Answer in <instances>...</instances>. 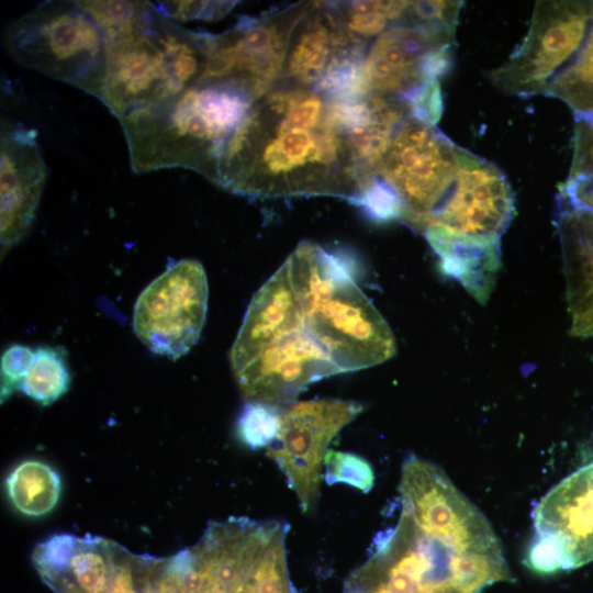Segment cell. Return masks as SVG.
I'll return each instance as SVG.
<instances>
[{"label": "cell", "mask_w": 593, "mask_h": 593, "mask_svg": "<svg viewBox=\"0 0 593 593\" xmlns=\"http://www.w3.org/2000/svg\"><path fill=\"white\" fill-rule=\"evenodd\" d=\"M215 183L251 198L356 197L361 177L332 99L278 83L254 102L228 141Z\"/></svg>", "instance_id": "cell-1"}, {"label": "cell", "mask_w": 593, "mask_h": 593, "mask_svg": "<svg viewBox=\"0 0 593 593\" xmlns=\"http://www.w3.org/2000/svg\"><path fill=\"white\" fill-rule=\"evenodd\" d=\"M256 99L236 80H200L156 108L125 114L123 128L134 172L184 168L216 181L220 160Z\"/></svg>", "instance_id": "cell-2"}, {"label": "cell", "mask_w": 593, "mask_h": 593, "mask_svg": "<svg viewBox=\"0 0 593 593\" xmlns=\"http://www.w3.org/2000/svg\"><path fill=\"white\" fill-rule=\"evenodd\" d=\"M212 33L184 29L147 2L142 16L107 38L100 101L119 120L177 98L202 78Z\"/></svg>", "instance_id": "cell-3"}, {"label": "cell", "mask_w": 593, "mask_h": 593, "mask_svg": "<svg viewBox=\"0 0 593 593\" xmlns=\"http://www.w3.org/2000/svg\"><path fill=\"white\" fill-rule=\"evenodd\" d=\"M8 54L20 65L100 99L108 46L78 1H45L4 31Z\"/></svg>", "instance_id": "cell-4"}, {"label": "cell", "mask_w": 593, "mask_h": 593, "mask_svg": "<svg viewBox=\"0 0 593 593\" xmlns=\"http://www.w3.org/2000/svg\"><path fill=\"white\" fill-rule=\"evenodd\" d=\"M463 153L435 125L412 115L403 121L376 174L399 197L402 221L425 230L451 195Z\"/></svg>", "instance_id": "cell-5"}, {"label": "cell", "mask_w": 593, "mask_h": 593, "mask_svg": "<svg viewBox=\"0 0 593 593\" xmlns=\"http://www.w3.org/2000/svg\"><path fill=\"white\" fill-rule=\"evenodd\" d=\"M284 526L246 517L211 523L193 547L164 560L161 592L231 593Z\"/></svg>", "instance_id": "cell-6"}, {"label": "cell", "mask_w": 593, "mask_h": 593, "mask_svg": "<svg viewBox=\"0 0 593 593\" xmlns=\"http://www.w3.org/2000/svg\"><path fill=\"white\" fill-rule=\"evenodd\" d=\"M302 306L305 327L342 372L377 366L395 355L389 324L350 273Z\"/></svg>", "instance_id": "cell-7"}, {"label": "cell", "mask_w": 593, "mask_h": 593, "mask_svg": "<svg viewBox=\"0 0 593 593\" xmlns=\"http://www.w3.org/2000/svg\"><path fill=\"white\" fill-rule=\"evenodd\" d=\"M208 294V278L200 261L182 259L170 265L136 300V336L154 354L172 360L184 356L201 335Z\"/></svg>", "instance_id": "cell-8"}, {"label": "cell", "mask_w": 593, "mask_h": 593, "mask_svg": "<svg viewBox=\"0 0 593 593\" xmlns=\"http://www.w3.org/2000/svg\"><path fill=\"white\" fill-rule=\"evenodd\" d=\"M312 1L293 3L261 16H240L221 34H213L201 80H236L258 100L282 79L293 30Z\"/></svg>", "instance_id": "cell-9"}, {"label": "cell", "mask_w": 593, "mask_h": 593, "mask_svg": "<svg viewBox=\"0 0 593 593\" xmlns=\"http://www.w3.org/2000/svg\"><path fill=\"white\" fill-rule=\"evenodd\" d=\"M590 12L582 5L538 1L523 43L490 74L501 90L521 97L546 93L555 78L579 52Z\"/></svg>", "instance_id": "cell-10"}, {"label": "cell", "mask_w": 593, "mask_h": 593, "mask_svg": "<svg viewBox=\"0 0 593 593\" xmlns=\"http://www.w3.org/2000/svg\"><path fill=\"white\" fill-rule=\"evenodd\" d=\"M535 534L525 563L540 573L593 561V462L557 485L536 505Z\"/></svg>", "instance_id": "cell-11"}, {"label": "cell", "mask_w": 593, "mask_h": 593, "mask_svg": "<svg viewBox=\"0 0 593 593\" xmlns=\"http://www.w3.org/2000/svg\"><path fill=\"white\" fill-rule=\"evenodd\" d=\"M362 409L356 401L318 399L294 403L281 413L268 456L284 474L304 513L317 501L322 462L331 440Z\"/></svg>", "instance_id": "cell-12"}, {"label": "cell", "mask_w": 593, "mask_h": 593, "mask_svg": "<svg viewBox=\"0 0 593 593\" xmlns=\"http://www.w3.org/2000/svg\"><path fill=\"white\" fill-rule=\"evenodd\" d=\"M456 29L401 22L373 38L363 60L367 94L406 101L414 92L446 72Z\"/></svg>", "instance_id": "cell-13"}, {"label": "cell", "mask_w": 593, "mask_h": 593, "mask_svg": "<svg viewBox=\"0 0 593 593\" xmlns=\"http://www.w3.org/2000/svg\"><path fill=\"white\" fill-rule=\"evenodd\" d=\"M233 373L248 402L277 406L293 400L309 384L343 372L303 327L269 344Z\"/></svg>", "instance_id": "cell-14"}, {"label": "cell", "mask_w": 593, "mask_h": 593, "mask_svg": "<svg viewBox=\"0 0 593 593\" xmlns=\"http://www.w3.org/2000/svg\"><path fill=\"white\" fill-rule=\"evenodd\" d=\"M369 44L348 31L334 2L314 1L293 30L280 82L316 89L361 66Z\"/></svg>", "instance_id": "cell-15"}, {"label": "cell", "mask_w": 593, "mask_h": 593, "mask_svg": "<svg viewBox=\"0 0 593 593\" xmlns=\"http://www.w3.org/2000/svg\"><path fill=\"white\" fill-rule=\"evenodd\" d=\"M47 168L37 132L8 121L0 137V242L1 255L29 232L41 200Z\"/></svg>", "instance_id": "cell-16"}, {"label": "cell", "mask_w": 593, "mask_h": 593, "mask_svg": "<svg viewBox=\"0 0 593 593\" xmlns=\"http://www.w3.org/2000/svg\"><path fill=\"white\" fill-rule=\"evenodd\" d=\"M125 552L104 538L58 534L38 544L32 560L55 593H109Z\"/></svg>", "instance_id": "cell-17"}, {"label": "cell", "mask_w": 593, "mask_h": 593, "mask_svg": "<svg viewBox=\"0 0 593 593\" xmlns=\"http://www.w3.org/2000/svg\"><path fill=\"white\" fill-rule=\"evenodd\" d=\"M305 327V313L286 261L254 294L230 351L235 371L266 346Z\"/></svg>", "instance_id": "cell-18"}, {"label": "cell", "mask_w": 593, "mask_h": 593, "mask_svg": "<svg viewBox=\"0 0 593 593\" xmlns=\"http://www.w3.org/2000/svg\"><path fill=\"white\" fill-rule=\"evenodd\" d=\"M333 104L366 184L376 177L398 128L412 115L410 105L400 98L374 93L333 100Z\"/></svg>", "instance_id": "cell-19"}, {"label": "cell", "mask_w": 593, "mask_h": 593, "mask_svg": "<svg viewBox=\"0 0 593 593\" xmlns=\"http://www.w3.org/2000/svg\"><path fill=\"white\" fill-rule=\"evenodd\" d=\"M5 486L11 503L20 513L40 517L53 511L58 503L61 481L51 466L26 460L9 474Z\"/></svg>", "instance_id": "cell-20"}, {"label": "cell", "mask_w": 593, "mask_h": 593, "mask_svg": "<svg viewBox=\"0 0 593 593\" xmlns=\"http://www.w3.org/2000/svg\"><path fill=\"white\" fill-rule=\"evenodd\" d=\"M69 385L66 350L63 347L43 346L35 350L33 363L20 390L36 402L51 405L68 391Z\"/></svg>", "instance_id": "cell-21"}, {"label": "cell", "mask_w": 593, "mask_h": 593, "mask_svg": "<svg viewBox=\"0 0 593 593\" xmlns=\"http://www.w3.org/2000/svg\"><path fill=\"white\" fill-rule=\"evenodd\" d=\"M409 3L410 1L334 2L348 31L367 42L402 22Z\"/></svg>", "instance_id": "cell-22"}, {"label": "cell", "mask_w": 593, "mask_h": 593, "mask_svg": "<svg viewBox=\"0 0 593 593\" xmlns=\"http://www.w3.org/2000/svg\"><path fill=\"white\" fill-rule=\"evenodd\" d=\"M280 415L277 406L247 402L237 421V434L251 449L268 447L279 433Z\"/></svg>", "instance_id": "cell-23"}, {"label": "cell", "mask_w": 593, "mask_h": 593, "mask_svg": "<svg viewBox=\"0 0 593 593\" xmlns=\"http://www.w3.org/2000/svg\"><path fill=\"white\" fill-rule=\"evenodd\" d=\"M325 481L328 484L346 483L362 492L373 486L374 474L370 465L350 452L328 450L325 459Z\"/></svg>", "instance_id": "cell-24"}, {"label": "cell", "mask_w": 593, "mask_h": 593, "mask_svg": "<svg viewBox=\"0 0 593 593\" xmlns=\"http://www.w3.org/2000/svg\"><path fill=\"white\" fill-rule=\"evenodd\" d=\"M349 202L376 221L401 219L403 214V205L396 193L378 177L370 179Z\"/></svg>", "instance_id": "cell-25"}, {"label": "cell", "mask_w": 593, "mask_h": 593, "mask_svg": "<svg viewBox=\"0 0 593 593\" xmlns=\"http://www.w3.org/2000/svg\"><path fill=\"white\" fill-rule=\"evenodd\" d=\"M155 8L170 20L189 21L203 20L214 21L222 19L230 12L235 2L233 1H160L154 3Z\"/></svg>", "instance_id": "cell-26"}, {"label": "cell", "mask_w": 593, "mask_h": 593, "mask_svg": "<svg viewBox=\"0 0 593 593\" xmlns=\"http://www.w3.org/2000/svg\"><path fill=\"white\" fill-rule=\"evenodd\" d=\"M35 351L29 346L14 344L5 349L1 357V402L20 390L22 382L29 372Z\"/></svg>", "instance_id": "cell-27"}]
</instances>
